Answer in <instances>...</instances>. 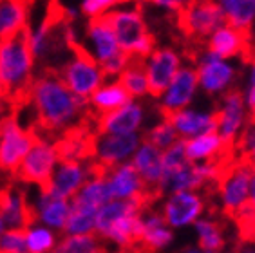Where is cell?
Returning <instances> with one entry per match:
<instances>
[{"instance_id":"60d3db41","label":"cell","mask_w":255,"mask_h":253,"mask_svg":"<svg viewBox=\"0 0 255 253\" xmlns=\"http://www.w3.org/2000/svg\"><path fill=\"white\" fill-rule=\"evenodd\" d=\"M246 65H248V85H252L255 83V56Z\"/></svg>"},{"instance_id":"cb8c5ba5","label":"cell","mask_w":255,"mask_h":253,"mask_svg":"<svg viewBox=\"0 0 255 253\" xmlns=\"http://www.w3.org/2000/svg\"><path fill=\"white\" fill-rule=\"evenodd\" d=\"M225 13L226 24L236 29L254 33L255 0H216Z\"/></svg>"},{"instance_id":"7bdbcfd3","label":"cell","mask_w":255,"mask_h":253,"mask_svg":"<svg viewBox=\"0 0 255 253\" xmlns=\"http://www.w3.org/2000/svg\"><path fill=\"white\" fill-rule=\"evenodd\" d=\"M4 226H5V224H4V219H2V215H0V235L4 234Z\"/></svg>"},{"instance_id":"f35d334b","label":"cell","mask_w":255,"mask_h":253,"mask_svg":"<svg viewBox=\"0 0 255 253\" xmlns=\"http://www.w3.org/2000/svg\"><path fill=\"white\" fill-rule=\"evenodd\" d=\"M141 2H150L152 5H157V7L170 11V13H179L183 7H187L190 4V0H141Z\"/></svg>"},{"instance_id":"7c38bea8","label":"cell","mask_w":255,"mask_h":253,"mask_svg":"<svg viewBox=\"0 0 255 253\" xmlns=\"http://www.w3.org/2000/svg\"><path fill=\"white\" fill-rule=\"evenodd\" d=\"M252 44H254V34L252 33H246V31L236 29V27L225 24L206 40L205 49L221 60L241 58L246 65L254 58Z\"/></svg>"},{"instance_id":"9c48e42d","label":"cell","mask_w":255,"mask_h":253,"mask_svg":"<svg viewBox=\"0 0 255 253\" xmlns=\"http://www.w3.org/2000/svg\"><path fill=\"white\" fill-rule=\"evenodd\" d=\"M214 112L217 118V134L221 137V141L226 145H236L237 137L248 122V109H246L243 89L236 85L221 94L214 107Z\"/></svg>"},{"instance_id":"8992f818","label":"cell","mask_w":255,"mask_h":253,"mask_svg":"<svg viewBox=\"0 0 255 253\" xmlns=\"http://www.w3.org/2000/svg\"><path fill=\"white\" fill-rule=\"evenodd\" d=\"M54 163H56V152H54L53 141L36 134L31 150L22 159L18 170L11 175L20 185H36L40 195H51L53 192V175Z\"/></svg>"},{"instance_id":"7dc6e473","label":"cell","mask_w":255,"mask_h":253,"mask_svg":"<svg viewBox=\"0 0 255 253\" xmlns=\"http://www.w3.org/2000/svg\"><path fill=\"white\" fill-rule=\"evenodd\" d=\"M248 253H254V252H248Z\"/></svg>"},{"instance_id":"2e32d148","label":"cell","mask_w":255,"mask_h":253,"mask_svg":"<svg viewBox=\"0 0 255 253\" xmlns=\"http://www.w3.org/2000/svg\"><path fill=\"white\" fill-rule=\"evenodd\" d=\"M143 122V107L139 103L130 102L125 107L105 116H96V134L98 136H123L136 134Z\"/></svg>"},{"instance_id":"5bb4252c","label":"cell","mask_w":255,"mask_h":253,"mask_svg":"<svg viewBox=\"0 0 255 253\" xmlns=\"http://www.w3.org/2000/svg\"><path fill=\"white\" fill-rule=\"evenodd\" d=\"M255 172L245 163L237 159L234 170L230 172L228 179L225 181L221 192H219V199H221V215L226 221L232 219L236 212L245 205L250 194L252 179H254Z\"/></svg>"},{"instance_id":"ba28073f","label":"cell","mask_w":255,"mask_h":253,"mask_svg":"<svg viewBox=\"0 0 255 253\" xmlns=\"http://www.w3.org/2000/svg\"><path fill=\"white\" fill-rule=\"evenodd\" d=\"M0 215L9 230H29L40 221L38 208L29 203L25 188L11 177L0 186Z\"/></svg>"},{"instance_id":"836d02e7","label":"cell","mask_w":255,"mask_h":253,"mask_svg":"<svg viewBox=\"0 0 255 253\" xmlns=\"http://www.w3.org/2000/svg\"><path fill=\"white\" fill-rule=\"evenodd\" d=\"M177 139H179V136H177L176 130L172 128V125L167 122V120H161V123H157V125H154L150 130L141 134V141L156 146L157 150H161V152L170 148Z\"/></svg>"},{"instance_id":"4316f807","label":"cell","mask_w":255,"mask_h":253,"mask_svg":"<svg viewBox=\"0 0 255 253\" xmlns=\"http://www.w3.org/2000/svg\"><path fill=\"white\" fill-rule=\"evenodd\" d=\"M105 239L96 232L84 235H65L51 253H105Z\"/></svg>"},{"instance_id":"484cf974","label":"cell","mask_w":255,"mask_h":253,"mask_svg":"<svg viewBox=\"0 0 255 253\" xmlns=\"http://www.w3.org/2000/svg\"><path fill=\"white\" fill-rule=\"evenodd\" d=\"M109 181H111L113 195L120 197V199H130L143 186L141 177H139V174L130 163H122V165L114 166Z\"/></svg>"},{"instance_id":"4fadbf2b","label":"cell","mask_w":255,"mask_h":253,"mask_svg":"<svg viewBox=\"0 0 255 253\" xmlns=\"http://www.w3.org/2000/svg\"><path fill=\"white\" fill-rule=\"evenodd\" d=\"M199 87V78H197L196 65H185L177 71L172 83L159 98V114H170V112L183 111L190 105V102L196 96V91Z\"/></svg>"},{"instance_id":"ee69618b","label":"cell","mask_w":255,"mask_h":253,"mask_svg":"<svg viewBox=\"0 0 255 253\" xmlns=\"http://www.w3.org/2000/svg\"><path fill=\"white\" fill-rule=\"evenodd\" d=\"M252 54L255 56V38H254V44H252Z\"/></svg>"},{"instance_id":"e575fe53","label":"cell","mask_w":255,"mask_h":253,"mask_svg":"<svg viewBox=\"0 0 255 253\" xmlns=\"http://www.w3.org/2000/svg\"><path fill=\"white\" fill-rule=\"evenodd\" d=\"M163 163V175H168L172 172L179 170L185 165H188L190 161L187 157V148H185V139H177L170 148L163 152L161 156Z\"/></svg>"},{"instance_id":"1f68e13d","label":"cell","mask_w":255,"mask_h":253,"mask_svg":"<svg viewBox=\"0 0 255 253\" xmlns=\"http://www.w3.org/2000/svg\"><path fill=\"white\" fill-rule=\"evenodd\" d=\"M40 219L53 228H64L71 212V203L67 199H56L53 195H40V205L36 206Z\"/></svg>"},{"instance_id":"e0dca14e","label":"cell","mask_w":255,"mask_h":253,"mask_svg":"<svg viewBox=\"0 0 255 253\" xmlns=\"http://www.w3.org/2000/svg\"><path fill=\"white\" fill-rule=\"evenodd\" d=\"M161 120H167L170 123L179 139H192L208 132H217V118L214 111L205 114V112L183 109V111L165 114L161 116Z\"/></svg>"},{"instance_id":"d6986e66","label":"cell","mask_w":255,"mask_h":253,"mask_svg":"<svg viewBox=\"0 0 255 253\" xmlns=\"http://www.w3.org/2000/svg\"><path fill=\"white\" fill-rule=\"evenodd\" d=\"M141 143V134H123V136H98L96 157L109 166H118L125 159L134 156Z\"/></svg>"},{"instance_id":"7402d4cb","label":"cell","mask_w":255,"mask_h":253,"mask_svg":"<svg viewBox=\"0 0 255 253\" xmlns=\"http://www.w3.org/2000/svg\"><path fill=\"white\" fill-rule=\"evenodd\" d=\"M132 102L130 94L123 89V85L116 80H107L96 93L89 100V109L93 111L94 116H105L109 112H114L125 107L127 103Z\"/></svg>"},{"instance_id":"30bf717a","label":"cell","mask_w":255,"mask_h":253,"mask_svg":"<svg viewBox=\"0 0 255 253\" xmlns=\"http://www.w3.org/2000/svg\"><path fill=\"white\" fill-rule=\"evenodd\" d=\"M194 63L197 69L199 87L208 96H216V94L221 96L228 89L236 87L239 71L226 60L217 58L216 54L208 53L205 47L196 54Z\"/></svg>"},{"instance_id":"4dcf8cb0","label":"cell","mask_w":255,"mask_h":253,"mask_svg":"<svg viewBox=\"0 0 255 253\" xmlns=\"http://www.w3.org/2000/svg\"><path fill=\"white\" fill-rule=\"evenodd\" d=\"M223 141L217 132H208L203 136L185 139V148H187V157L192 163L197 161H208L221 150Z\"/></svg>"},{"instance_id":"bcb514c9","label":"cell","mask_w":255,"mask_h":253,"mask_svg":"<svg viewBox=\"0 0 255 253\" xmlns=\"http://www.w3.org/2000/svg\"><path fill=\"white\" fill-rule=\"evenodd\" d=\"M190 253H196V252H190Z\"/></svg>"},{"instance_id":"52a82bcc","label":"cell","mask_w":255,"mask_h":253,"mask_svg":"<svg viewBox=\"0 0 255 253\" xmlns=\"http://www.w3.org/2000/svg\"><path fill=\"white\" fill-rule=\"evenodd\" d=\"M36 134L31 128L20 125L18 116L9 112L0 120V172H7L9 177L18 170L20 163L31 150Z\"/></svg>"},{"instance_id":"d4e9b609","label":"cell","mask_w":255,"mask_h":253,"mask_svg":"<svg viewBox=\"0 0 255 253\" xmlns=\"http://www.w3.org/2000/svg\"><path fill=\"white\" fill-rule=\"evenodd\" d=\"M114 199L111 181L109 179H87L78 194L71 199V205L87 206V208L102 210L105 205H109Z\"/></svg>"},{"instance_id":"f1b7e54d","label":"cell","mask_w":255,"mask_h":253,"mask_svg":"<svg viewBox=\"0 0 255 253\" xmlns=\"http://www.w3.org/2000/svg\"><path fill=\"white\" fill-rule=\"evenodd\" d=\"M118 82L130 94V98H143L148 94V82L145 74V60L130 58L127 67L118 76Z\"/></svg>"},{"instance_id":"3957f363","label":"cell","mask_w":255,"mask_h":253,"mask_svg":"<svg viewBox=\"0 0 255 253\" xmlns=\"http://www.w3.org/2000/svg\"><path fill=\"white\" fill-rule=\"evenodd\" d=\"M103 16L113 27L120 49L128 58L145 60L156 49V36L145 22L141 0L116 7Z\"/></svg>"},{"instance_id":"ffe728a7","label":"cell","mask_w":255,"mask_h":253,"mask_svg":"<svg viewBox=\"0 0 255 253\" xmlns=\"http://www.w3.org/2000/svg\"><path fill=\"white\" fill-rule=\"evenodd\" d=\"M87 163L78 161H62L56 174L53 175V192L56 199H73L78 190L87 183Z\"/></svg>"},{"instance_id":"ab89813d","label":"cell","mask_w":255,"mask_h":253,"mask_svg":"<svg viewBox=\"0 0 255 253\" xmlns=\"http://www.w3.org/2000/svg\"><path fill=\"white\" fill-rule=\"evenodd\" d=\"M246 109H248V116L255 114V83L248 85V91H246Z\"/></svg>"},{"instance_id":"74e56055","label":"cell","mask_w":255,"mask_h":253,"mask_svg":"<svg viewBox=\"0 0 255 253\" xmlns=\"http://www.w3.org/2000/svg\"><path fill=\"white\" fill-rule=\"evenodd\" d=\"M54 235L49 230H33L27 235V252L29 253H45L53 252Z\"/></svg>"},{"instance_id":"603a6c76","label":"cell","mask_w":255,"mask_h":253,"mask_svg":"<svg viewBox=\"0 0 255 253\" xmlns=\"http://www.w3.org/2000/svg\"><path fill=\"white\" fill-rule=\"evenodd\" d=\"M31 0H0V42L13 38L27 27Z\"/></svg>"},{"instance_id":"ac0fdd59","label":"cell","mask_w":255,"mask_h":253,"mask_svg":"<svg viewBox=\"0 0 255 253\" xmlns=\"http://www.w3.org/2000/svg\"><path fill=\"white\" fill-rule=\"evenodd\" d=\"M206 210L205 199L194 192H174L163 206V219L167 226H183L196 221Z\"/></svg>"},{"instance_id":"9a60e30c","label":"cell","mask_w":255,"mask_h":253,"mask_svg":"<svg viewBox=\"0 0 255 253\" xmlns=\"http://www.w3.org/2000/svg\"><path fill=\"white\" fill-rule=\"evenodd\" d=\"M85 34H87V45H84V47L100 65L107 63L109 60L116 58L118 54L123 53L118 45V40L114 36L113 27L109 25L105 16L87 20Z\"/></svg>"},{"instance_id":"f546056e","label":"cell","mask_w":255,"mask_h":253,"mask_svg":"<svg viewBox=\"0 0 255 253\" xmlns=\"http://www.w3.org/2000/svg\"><path fill=\"white\" fill-rule=\"evenodd\" d=\"M100 210L87 208V206L71 205V212L65 221L62 235H84L93 234L96 230V221H98Z\"/></svg>"},{"instance_id":"5b68a950","label":"cell","mask_w":255,"mask_h":253,"mask_svg":"<svg viewBox=\"0 0 255 253\" xmlns=\"http://www.w3.org/2000/svg\"><path fill=\"white\" fill-rule=\"evenodd\" d=\"M225 24V13L216 0H190L187 7L176 13V27L194 45L205 44Z\"/></svg>"},{"instance_id":"83f0119b","label":"cell","mask_w":255,"mask_h":253,"mask_svg":"<svg viewBox=\"0 0 255 253\" xmlns=\"http://www.w3.org/2000/svg\"><path fill=\"white\" fill-rule=\"evenodd\" d=\"M132 214H137L136 205H134L132 199H120V201H111L109 205H105L102 210H100L98 214V221H96V234L100 237H107V232L113 228L114 223H118L120 219L123 217H127V215H132ZM107 241V239H105Z\"/></svg>"},{"instance_id":"44dd1931","label":"cell","mask_w":255,"mask_h":253,"mask_svg":"<svg viewBox=\"0 0 255 253\" xmlns=\"http://www.w3.org/2000/svg\"><path fill=\"white\" fill-rule=\"evenodd\" d=\"M163 152L157 150L156 146L148 145V143L141 141L137 150L134 152L130 165L136 168L139 174L141 181L150 188H161V179H163V163H161ZM165 192V190H163Z\"/></svg>"},{"instance_id":"8fae6325","label":"cell","mask_w":255,"mask_h":253,"mask_svg":"<svg viewBox=\"0 0 255 253\" xmlns=\"http://www.w3.org/2000/svg\"><path fill=\"white\" fill-rule=\"evenodd\" d=\"M181 53L174 47H156L145 58V74L148 82V96L154 100L165 94L177 71L181 69Z\"/></svg>"},{"instance_id":"7a4b0ae2","label":"cell","mask_w":255,"mask_h":253,"mask_svg":"<svg viewBox=\"0 0 255 253\" xmlns=\"http://www.w3.org/2000/svg\"><path fill=\"white\" fill-rule=\"evenodd\" d=\"M29 25L13 38L0 42V96L9 103L11 112H22L27 107L33 83L34 56L29 45Z\"/></svg>"},{"instance_id":"d6a6232c","label":"cell","mask_w":255,"mask_h":253,"mask_svg":"<svg viewBox=\"0 0 255 253\" xmlns=\"http://www.w3.org/2000/svg\"><path fill=\"white\" fill-rule=\"evenodd\" d=\"M232 221L236 223L237 230V244L245 246L248 243H255V205L252 197L245 201V205L241 206L236 212V215L232 217Z\"/></svg>"},{"instance_id":"f6af8a7d","label":"cell","mask_w":255,"mask_h":253,"mask_svg":"<svg viewBox=\"0 0 255 253\" xmlns=\"http://www.w3.org/2000/svg\"><path fill=\"white\" fill-rule=\"evenodd\" d=\"M252 34H254V38H255V27H254V33H252Z\"/></svg>"},{"instance_id":"6da1fadb","label":"cell","mask_w":255,"mask_h":253,"mask_svg":"<svg viewBox=\"0 0 255 253\" xmlns=\"http://www.w3.org/2000/svg\"><path fill=\"white\" fill-rule=\"evenodd\" d=\"M27 107L33 111V122L27 128L49 141L78 125L89 112V103L74 96L58 71L51 67H45L33 78Z\"/></svg>"},{"instance_id":"d590c367","label":"cell","mask_w":255,"mask_h":253,"mask_svg":"<svg viewBox=\"0 0 255 253\" xmlns=\"http://www.w3.org/2000/svg\"><path fill=\"white\" fill-rule=\"evenodd\" d=\"M137 0H82V5L80 9L87 16L89 20L100 18V16L107 15L109 11L116 9V7H122V5L132 4Z\"/></svg>"},{"instance_id":"8d00e7d4","label":"cell","mask_w":255,"mask_h":253,"mask_svg":"<svg viewBox=\"0 0 255 253\" xmlns=\"http://www.w3.org/2000/svg\"><path fill=\"white\" fill-rule=\"evenodd\" d=\"M29 230H7L0 235V253H29L27 252Z\"/></svg>"},{"instance_id":"277c9868","label":"cell","mask_w":255,"mask_h":253,"mask_svg":"<svg viewBox=\"0 0 255 253\" xmlns=\"http://www.w3.org/2000/svg\"><path fill=\"white\" fill-rule=\"evenodd\" d=\"M71 56L65 60L62 69L58 71L60 78L69 87V91L82 102L91 100L96 91L107 82L100 63L87 53V49L74 38L69 42Z\"/></svg>"},{"instance_id":"b9f144b4","label":"cell","mask_w":255,"mask_h":253,"mask_svg":"<svg viewBox=\"0 0 255 253\" xmlns=\"http://www.w3.org/2000/svg\"><path fill=\"white\" fill-rule=\"evenodd\" d=\"M250 192H252V201H254V205H255V175H254V179H252Z\"/></svg>"}]
</instances>
